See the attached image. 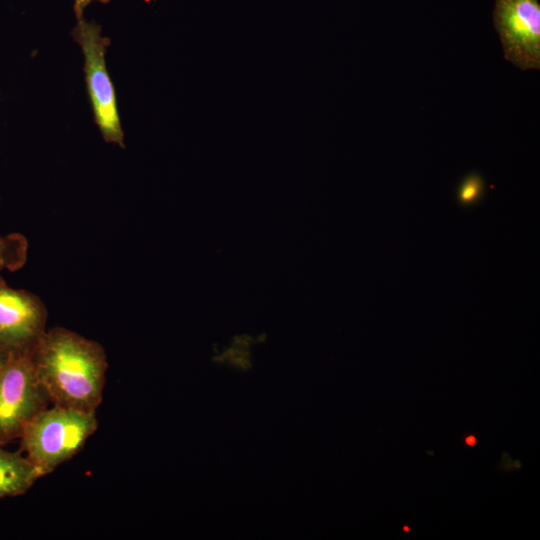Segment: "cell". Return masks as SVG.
Instances as JSON below:
<instances>
[{"mask_svg":"<svg viewBox=\"0 0 540 540\" xmlns=\"http://www.w3.org/2000/svg\"><path fill=\"white\" fill-rule=\"evenodd\" d=\"M36 375L55 406L95 413L108 368L104 348L71 330H46L32 349Z\"/></svg>","mask_w":540,"mask_h":540,"instance_id":"6da1fadb","label":"cell"},{"mask_svg":"<svg viewBox=\"0 0 540 540\" xmlns=\"http://www.w3.org/2000/svg\"><path fill=\"white\" fill-rule=\"evenodd\" d=\"M97 427L95 413L54 405L39 412L27 425L20 437L21 447L44 476L77 454Z\"/></svg>","mask_w":540,"mask_h":540,"instance_id":"7a4b0ae2","label":"cell"},{"mask_svg":"<svg viewBox=\"0 0 540 540\" xmlns=\"http://www.w3.org/2000/svg\"><path fill=\"white\" fill-rule=\"evenodd\" d=\"M49 401L36 375L32 350L10 352L0 367V445L20 438Z\"/></svg>","mask_w":540,"mask_h":540,"instance_id":"3957f363","label":"cell"},{"mask_svg":"<svg viewBox=\"0 0 540 540\" xmlns=\"http://www.w3.org/2000/svg\"><path fill=\"white\" fill-rule=\"evenodd\" d=\"M101 32V26L81 17L77 19L72 36L83 52L85 79L95 122L106 142L125 148L115 89L105 62L110 40Z\"/></svg>","mask_w":540,"mask_h":540,"instance_id":"277c9868","label":"cell"},{"mask_svg":"<svg viewBox=\"0 0 540 540\" xmlns=\"http://www.w3.org/2000/svg\"><path fill=\"white\" fill-rule=\"evenodd\" d=\"M493 22L504 57L521 70L540 68L538 0H495Z\"/></svg>","mask_w":540,"mask_h":540,"instance_id":"5b68a950","label":"cell"},{"mask_svg":"<svg viewBox=\"0 0 540 540\" xmlns=\"http://www.w3.org/2000/svg\"><path fill=\"white\" fill-rule=\"evenodd\" d=\"M46 320L45 305L37 296L0 279V347L9 352L32 350L46 331Z\"/></svg>","mask_w":540,"mask_h":540,"instance_id":"8992f818","label":"cell"},{"mask_svg":"<svg viewBox=\"0 0 540 540\" xmlns=\"http://www.w3.org/2000/svg\"><path fill=\"white\" fill-rule=\"evenodd\" d=\"M40 477L39 470L25 456L0 445V498L26 493Z\"/></svg>","mask_w":540,"mask_h":540,"instance_id":"52a82bcc","label":"cell"},{"mask_svg":"<svg viewBox=\"0 0 540 540\" xmlns=\"http://www.w3.org/2000/svg\"><path fill=\"white\" fill-rule=\"evenodd\" d=\"M28 243L20 234L0 235V271L16 270L27 258Z\"/></svg>","mask_w":540,"mask_h":540,"instance_id":"ba28073f","label":"cell"},{"mask_svg":"<svg viewBox=\"0 0 540 540\" xmlns=\"http://www.w3.org/2000/svg\"><path fill=\"white\" fill-rule=\"evenodd\" d=\"M482 191V180L477 175H470L460 186L459 198L463 203H470L477 199Z\"/></svg>","mask_w":540,"mask_h":540,"instance_id":"9c48e42d","label":"cell"},{"mask_svg":"<svg viewBox=\"0 0 540 540\" xmlns=\"http://www.w3.org/2000/svg\"><path fill=\"white\" fill-rule=\"evenodd\" d=\"M108 3L110 0H74V12L77 19L83 17L84 9L92 2Z\"/></svg>","mask_w":540,"mask_h":540,"instance_id":"30bf717a","label":"cell"},{"mask_svg":"<svg viewBox=\"0 0 540 540\" xmlns=\"http://www.w3.org/2000/svg\"><path fill=\"white\" fill-rule=\"evenodd\" d=\"M10 352L0 347V367L6 362Z\"/></svg>","mask_w":540,"mask_h":540,"instance_id":"8fae6325","label":"cell"},{"mask_svg":"<svg viewBox=\"0 0 540 540\" xmlns=\"http://www.w3.org/2000/svg\"><path fill=\"white\" fill-rule=\"evenodd\" d=\"M466 443L468 445H474L475 444V437L474 436H469L466 438Z\"/></svg>","mask_w":540,"mask_h":540,"instance_id":"7c38bea8","label":"cell"}]
</instances>
